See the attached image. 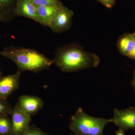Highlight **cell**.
Masks as SVG:
<instances>
[{
  "label": "cell",
  "mask_w": 135,
  "mask_h": 135,
  "mask_svg": "<svg viewBox=\"0 0 135 135\" xmlns=\"http://www.w3.org/2000/svg\"><path fill=\"white\" fill-rule=\"evenodd\" d=\"M72 135H84L80 134H75V133H74V134H73Z\"/></svg>",
  "instance_id": "cell-21"
},
{
  "label": "cell",
  "mask_w": 135,
  "mask_h": 135,
  "mask_svg": "<svg viewBox=\"0 0 135 135\" xmlns=\"http://www.w3.org/2000/svg\"><path fill=\"white\" fill-rule=\"evenodd\" d=\"M129 58L135 60V39L134 44V47L131 52L129 53V55L128 56Z\"/></svg>",
  "instance_id": "cell-18"
},
{
  "label": "cell",
  "mask_w": 135,
  "mask_h": 135,
  "mask_svg": "<svg viewBox=\"0 0 135 135\" xmlns=\"http://www.w3.org/2000/svg\"><path fill=\"white\" fill-rule=\"evenodd\" d=\"M63 5L62 3L55 5L36 7L39 23L49 27L55 15Z\"/></svg>",
  "instance_id": "cell-10"
},
{
  "label": "cell",
  "mask_w": 135,
  "mask_h": 135,
  "mask_svg": "<svg viewBox=\"0 0 135 135\" xmlns=\"http://www.w3.org/2000/svg\"><path fill=\"white\" fill-rule=\"evenodd\" d=\"M12 110L11 105L7 100L0 98V114H11Z\"/></svg>",
  "instance_id": "cell-14"
},
{
  "label": "cell",
  "mask_w": 135,
  "mask_h": 135,
  "mask_svg": "<svg viewBox=\"0 0 135 135\" xmlns=\"http://www.w3.org/2000/svg\"><path fill=\"white\" fill-rule=\"evenodd\" d=\"M131 85L135 93V70L133 71V79L131 81Z\"/></svg>",
  "instance_id": "cell-19"
},
{
  "label": "cell",
  "mask_w": 135,
  "mask_h": 135,
  "mask_svg": "<svg viewBox=\"0 0 135 135\" xmlns=\"http://www.w3.org/2000/svg\"><path fill=\"white\" fill-rule=\"evenodd\" d=\"M23 135H51L44 132L36 126H30Z\"/></svg>",
  "instance_id": "cell-16"
},
{
  "label": "cell",
  "mask_w": 135,
  "mask_h": 135,
  "mask_svg": "<svg viewBox=\"0 0 135 135\" xmlns=\"http://www.w3.org/2000/svg\"><path fill=\"white\" fill-rule=\"evenodd\" d=\"M30 1L36 7L55 5L62 3L59 0H30Z\"/></svg>",
  "instance_id": "cell-15"
},
{
  "label": "cell",
  "mask_w": 135,
  "mask_h": 135,
  "mask_svg": "<svg viewBox=\"0 0 135 135\" xmlns=\"http://www.w3.org/2000/svg\"><path fill=\"white\" fill-rule=\"evenodd\" d=\"M107 8H111L115 4L116 0H96Z\"/></svg>",
  "instance_id": "cell-17"
},
{
  "label": "cell",
  "mask_w": 135,
  "mask_h": 135,
  "mask_svg": "<svg viewBox=\"0 0 135 135\" xmlns=\"http://www.w3.org/2000/svg\"><path fill=\"white\" fill-rule=\"evenodd\" d=\"M134 42L133 33H126L121 36L117 44L120 53L128 57L133 49Z\"/></svg>",
  "instance_id": "cell-12"
},
{
  "label": "cell",
  "mask_w": 135,
  "mask_h": 135,
  "mask_svg": "<svg viewBox=\"0 0 135 135\" xmlns=\"http://www.w3.org/2000/svg\"><path fill=\"white\" fill-rule=\"evenodd\" d=\"M133 36H134V38L135 39V31L134 32V33H133Z\"/></svg>",
  "instance_id": "cell-22"
},
{
  "label": "cell",
  "mask_w": 135,
  "mask_h": 135,
  "mask_svg": "<svg viewBox=\"0 0 135 135\" xmlns=\"http://www.w3.org/2000/svg\"><path fill=\"white\" fill-rule=\"evenodd\" d=\"M53 60L56 66L66 73L94 68L100 63V59L96 54L87 52L80 46L73 43L57 49Z\"/></svg>",
  "instance_id": "cell-1"
},
{
  "label": "cell",
  "mask_w": 135,
  "mask_h": 135,
  "mask_svg": "<svg viewBox=\"0 0 135 135\" xmlns=\"http://www.w3.org/2000/svg\"><path fill=\"white\" fill-rule=\"evenodd\" d=\"M0 54L12 60L16 65L17 71L40 72L47 70L54 64L42 53L33 49L10 46L5 47Z\"/></svg>",
  "instance_id": "cell-2"
},
{
  "label": "cell",
  "mask_w": 135,
  "mask_h": 135,
  "mask_svg": "<svg viewBox=\"0 0 135 135\" xmlns=\"http://www.w3.org/2000/svg\"><path fill=\"white\" fill-rule=\"evenodd\" d=\"M11 115L12 129L10 135H23L30 127L31 116L20 112L16 105L12 108Z\"/></svg>",
  "instance_id": "cell-7"
},
{
  "label": "cell",
  "mask_w": 135,
  "mask_h": 135,
  "mask_svg": "<svg viewBox=\"0 0 135 135\" xmlns=\"http://www.w3.org/2000/svg\"><path fill=\"white\" fill-rule=\"evenodd\" d=\"M21 73L17 71L14 74L0 79V98L7 100L13 92L18 89Z\"/></svg>",
  "instance_id": "cell-8"
},
{
  "label": "cell",
  "mask_w": 135,
  "mask_h": 135,
  "mask_svg": "<svg viewBox=\"0 0 135 135\" xmlns=\"http://www.w3.org/2000/svg\"><path fill=\"white\" fill-rule=\"evenodd\" d=\"M1 71H0V79H1Z\"/></svg>",
  "instance_id": "cell-23"
},
{
  "label": "cell",
  "mask_w": 135,
  "mask_h": 135,
  "mask_svg": "<svg viewBox=\"0 0 135 135\" xmlns=\"http://www.w3.org/2000/svg\"><path fill=\"white\" fill-rule=\"evenodd\" d=\"M115 135H125V131L119 129V130L116 131Z\"/></svg>",
  "instance_id": "cell-20"
},
{
  "label": "cell",
  "mask_w": 135,
  "mask_h": 135,
  "mask_svg": "<svg viewBox=\"0 0 135 135\" xmlns=\"http://www.w3.org/2000/svg\"><path fill=\"white\" fill-rule=\"evenodd\" d=\"M112 122L124 131L135 129V107H131L126 110L114 109Z\"/></svg>",
  "instance_id": "cell-5"
},
{
  "label": "cell",
  "mask_w": 135,
  "mask_h": 135,
  "mask_svg": "<svg viewBox=\"0 0 135 135\" xmlns=\"http://www.w3.org/2000/svg\"><path fill=\"white\" fill-rule=\"evenodd\" d=\"M112 119L92 117L79 108L72 116L70 122V130L74 133L84 135H103L104 128Z\"/></svg>",
  "instance_id": "cell-3"
},
{
  "label": "cell",
  "mask_w": 135,
  "mask_h": 135,
  "mask_svg": "<svg viewBox=\"0 0 135 135\" xmlns=\"http://www.w3.org/2000/svg\"><path fill=\"white\" fill-rule=\"evenodd\" d=\"M74 13L71 10L63 6L55 15L49 27L55 33H61L71 27Z\"/></svg>",
  "instance_id": "cell-4"
},
{
  "label": "cell",
  "mask_w": 135,
  "mask_h": 135,
  "mask_svg": "<svg viewBox=\"0 0 135 135\" xmlns=\"http://www.w3.org/2000/svg\"><path fill=\"white\" fill-rule=\"evenodd\" d=\"M16 2L17 0H0V22L7 23L15 18Z\"/></svg>",
  "instance_id": "cell-11"
},
{
  "label": "cell",
  "mask_w": 135,
  "mask_h": 135,
  "mask_svg": "<svg viewBox=\"0 0 135 135\" xmlns=\"http://www.w3.org/2000/svg\"><path fill=\"white\" fill-rule=\"evenodd\" d=\"M44 104L43 100L39 97L23 95L20 97L16 106L23 113L32 116L41 110Z\"/></svg>",
  "instance_id": "cell-6"
},
{
  "label": "cell",
  "mask_w": 135,
  "mask_h": 135,
  "mask_svg": "<svg viewBox=\"0 0 135 135\" xmlns=\"http://www.w3.org/2000/svg\"><path fill=\"white\" fill-rule=\"evenodd\" d=\"M12 129L11 120L7 114H0V135H10Z\"/></svg>",
  "instance_id": "cell-13"
},
{
  "label": "cell",
  "mask_w": 135,
  "mask_h": 135,
  "mask_svg": "<svg viewBox=\"0 0 135 135\" xmlns=\"http://www.w3.org/2000/svg\"><path fill=\"white\" fill-rule=\"evenodd\" d=\"M15 14L16 16L25 17L38 23L37 8L30 0H17Z\"/></svg>",
  "instance_id": "cell-9"
}]
</instances>
